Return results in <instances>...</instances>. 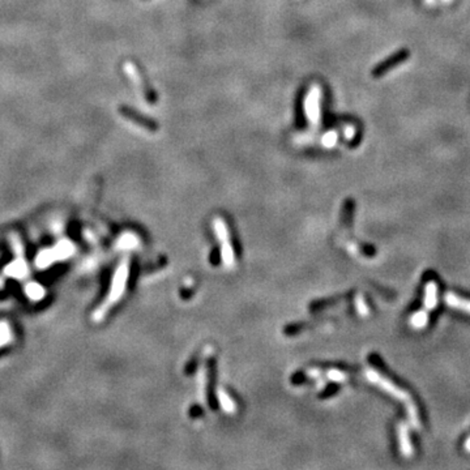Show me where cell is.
Listing matches in <instances>:
<instances>
[{
    "instance_id": "1",
    "label": "cell",
    "mask_w": 470,
    "mask_h": 470,
    "mask_svg": "<svg viewBox=\"0 0 470 470\" xmlns=\"http://www.w3.org/2000/svg\"><path fill=\"white\" fill-rule=\"evenodd\" d=\"M128 275H130V260L126 259L123 260V263L118 267L117 273L114 276L113 280V285H111L110 293H109V297L106 299V302L103 303V306H101L99 308L97 309V312L94 314V319L95 320H101L106 312H108V309L110 307H113L118 300L122 298L124 291V287L127 285V278H128Z\"/></svg>"
},
{
    "instance_id": "2",
    "label": "cell",
    "mask_w": 470,
    "mask_h": 470,
    "mask_svg": "<svg viewBox=\"0 0 470 470\" xmlns=\"http://www.w3.org/2000/svg\"><path fill=\"white\" fill-rule=\"evenodd\" d=\"M409 57H410V51L409 50H405L404 48V50L396 51L395 54H392L391 57L383 60L382 63H379L378 66L374 68L373 77L379 79V77L387 75V72H389L391 70H393V68H396L397 66H400L401 63H404L405 60L409 59Z\"/></svg>"
},
{
    "instance_id": "3",
    "label": "cell",
    "mask_w": 470,
    "mask_h": 470,
    "mask_svg": "<svg viewBox=\"0 0 470 470\" xmlns=\"http://www.w3.org/2000/svg\"><path fill=\"white\" fill-rule=\"evenodd\" d=\"M119 111H120V114H122V115H123L124 118H127V119L128 120H131V122H133V123H137L139 124V126H141V127H144V128H146V130H150V131H157V124L154 123V122H153V120H150V119H148V118H144V117H141V115H140L139 113H136V111H133L132 109H130V108H120L119 109Z\"/></svg>"
},
{
    "instance_id": "4",
    "label": "cell",
    "mask_w": 470,
    "mask_h": 470,
    "mask_svg": "<svg viewBox=\"0 0 470 470\" xmlns=\"http://www.w3.org/2000/svg\"><path fill=\"white\" fill-rule=\"evenodd\" d=\"M43 287H42L41 285L34 284V282H32V284L26 286V294H28V297L33 300H39L41 298H43Z\"/></svg>"
},
{
    "instance_id": "5",
    "label": "cell",
    "mask_w": 470,
    "mask_h": 470,
    "mask_svg": "<svg viewBox=\"0 0 470 470\" xmlns=\"http://www.w3.org/2000/svg\"><path fill=\"white\" fill-rule=\"evenodd\" d=\"M447 302L451 306L457 307L460 309H465V311H469L470 312V300H464L462 298H458L453 295V294H449L448 297H447Z\"/></svg>"
},
{
    "instance_id": "6",
    "label": "cell",
    "mask_w": 470,
    "mask_h": 470,
    "mask_svg": "<svg viewBox=\"0 0 470 470\" xmlns=\"http://www.w3.org/2000/svg\"><path fill=\"white\" fill-rule=\"evenodd\" d=\"M12 333H11V329L8 327V324L4 322L0 323V346H4L7 342H10L12 340Z\"/></svg>"
}]
</instances>
